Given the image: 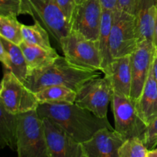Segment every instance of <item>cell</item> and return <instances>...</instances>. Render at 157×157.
Segmentation results:
<instances>
[{
    "label": "cell",
    "instance_id": "cell-1",
    "mask_svg": "<svg viewBox=\"0 0 157 157\" xmlns=\"http://www.w3.org/2000/svg\"><path fill=\"white\" fill-rule=\"evenodd\" d=\"M40 118H48L62 127L78 142H86L103 128L114 130L107 118H100L87 109L74 104H39Z\"/></svg>",
    "mask_w": 157,
    "mask_h": 157
},
{
    "label": "cell",
    "instance_id": "cell-2",
    "mask_svg": "<svg viewBox=\"0 0 157 157\" xmlns=\"http://www.w3.org/2000/svg\"><path fill=\"white\" fill-rule=\"evenodd\" d=\"M102 72L78 67L59 56L53 63L29 72L24 84L34 93L50 86H64L78 92L84 83L99 78Z\"/></svg>",
    "mask_w": 157,
    "mask_h": 157
},
{
    "label": "cell",
    "instance_id": "cell-3",
    "mask_svg": "<svg viewBox=\"0 0 157 157\" xmlns=\"http://www.w3.org/2000/svg\"><path fill=\"white\" fill-rule=\"evenodd\" d=\"M17 157H49L43 120L36 110L18 114Z\"/></svg>",
    "mask_w": 157,
    "mask_h": 157
},
{
    "label": "cell",
    "instance_id": "cell-4",
    "mask_svg": "<svg viewBox=\"0 0 157 157\" xmlns=\"http://www.w3.org/2000/svg\"><path fill=\"white\" fill-rule=\"evenodd\" d=\"M21 15H29L41 24L60 45L71 32V25L55 0H21Z\"/></svg>",
    "mask_w": 157,
    "mask_h": 157
},
{
    "label": "cell",
    "instance_id": "cell-5",
    "mask_svg": "<svg viewBox=\"0 0 157 157\" xmlns=\"http://www.w3.org/2000/svg\"><path fill=\"white\" fill-rule=\"evenodd\" d=\"M60 46L65 58L71 64L102 72V59L98 41L89 40L80 33L71 31L61 39Z\"/></svg>",
    "mask_w": 157,
    "mask_h": 157
},
{
    "label": "cell",
    "instance_id": "cell-6",
    "mask_svg": "<svg viewBox=\"0 0 157 157\" xmlns=\"http://www.w3.org/2000/svg\"><path fill=\"white\" fill-rule=\"evenodd\" d=\"M110 103L114 117L115 130L124 140L137 138L144 143L147 125L139 115L131 99L113 92Z\"/></svg>",
    "mask_w": 157,
    "mask_h": 157
},
{
    "label": "cell",
    "instance_id": "cell-7",
    "mask_svg": "<svg viewBox=\"0 0 157 157\" xmlns=\"http://www.w3.org/2000/svg\"><path fill=\"white\" fill-rule=\"evenodd\" d=\"M139 42L134 15L119 9L113 11L110 36L112 59L131 55Z\"/></svg>",
    "mask_w": 157,
    "mask_h": 157
},
{
    "label": "cell",
    "instance_id": "cell-8",
    "mask_svg": "<svg viewBox=\"0 0 157 157\" xmlns=\"http://www.w3.org/2000/svg\"><path fill=\"white\" fill-rule=\"evenodd\" d=\"M0 104L10 113L21 114L36 110V95L11 71L4 74L1 83Z\"/></svg>",
    "mask_w": 157,
    "mask_h": 157
},
{
    "label": "cell",
    "instance_id": "cell-9",
    "mask_svg": "<svg viewBox=\"0 0 157 157\" xmlns=\"http://www.w3.org/2000/svg\"><path fill=\"white\" fill-rule=\"evenodd\" d=\"M113 89L106 77L89 80L77 92L75 104L100 118H107Z\"/></svg>",
    "mask_w": 157,
    "mask_h": 157
},
{
    "label": "cell",
    "instance_id": "cell-10",
    "mask_svg": "<svg viewBox=\"0 0 157 157\" xmlns=\"http://www.w3.org/2000/svg\"><path fill=\"white\" fill-rule=\"evenodd\" d=\"M156 48L153 41L144 40L130 55L132 86L130 98L136 103L140 97L153 65Z\"/></svg>",
    "mask_w": 157,
    "mask_h": 157
},
{
    "label": "cell",
    "instance_id": "cell-11",
    "mask_svg": "<svg viewBox=\"0 0 157 157\" xmlns=\"http://www.w3.org/2000/svg\"><path fill=\"white\" fill-rule=\"evenodd\" d=\"M102 12L101 0H85L76 5L71 22V31L97 41L101 29Z\"/></svg>",
    "mask_w": 157,
    "mask_h": 157
},
{
    "label": "cell",
    "instance_id": "cell-12",
    "mask_svg": "<svg viewBox=\"0 0 157 157\" xmlns=\"http://www.w3.org/2000/svg\"><path fill=\"white\" fill-rule=\"evenodd\" d=\"M49 157H85L82 144L48 118H42Z\"/></svg>",
    "mask_w": 157,
    "mask_h": 157
},
{
    "label": "cell",
    "instance_id": "cell-13",
    "mask_svg": "<svg viewBox=\"0 0 157 157\" xmlns=\"http://www.w3.org/2000/svg\"><path fill=\"white\" fill-rule=\"evenodd\" d=\"M124 141L115 129L103 128L81 144L85 157H119Z\"/></svg>",
    "mask_w": 157,
    "mask_h": 157
},
{
    "label": "cell",
    "instance_id": "cell-14",
    "mask_svg": "<svg viewBox=\"0 0 157 157\" xmlns=\"http://www.w3.org/2000/svg\"><path fill=\"white\" fill-rule=\"evenodd\" d=\"M102 73L110 81L113 92L130 98L132 86L130 55L113 59Z\"/></svg>",
    "mask_w": 157,
    "mask_h": 157
},
{
    "label": "cell",
    "instance_id": "cell-15",
    "mask_svg": "<svg viewBox=\"0 0 157 157\" xmlns=\"http://www.w3.org/2000/svg\"><path fill=\"white\" fill-rule=\"evenodd\" d=\"M156 14L157 0H138L134 16L140 42L153 41Z\"/></svg>",
    "mask_w": 157,
    "mask_h": 157
},
{
    "label": "cell",
    "instance_id": "cell-16",
    "mask_svg": "<svg viewBox=\"0 0 157 157\" xmlns=\"http://www.w3.org/2000/svg\"><path fill=\"white\" fill-rule=\"evenodd\" d=\"M135 106L139 115L147 125L157 117V84L153 76V65L142 94L135 103Z\"/></svg>",
    "mask_w": 157,
    "mask_h": 157
},
{
    "label": "cell",
    "instance_id": "cell-17",
    "mask_svg": "<svg viewBox=\"0 0 157 157\" xmlns=\"http://www.w3.org/2000/svg\"><path fill=\"white\" fill-rule=\"evenodd\" d=\"M19 46L25 58L29 73L46 67L60 56L53 48H45L41 46L29 44L25 41L21 43Z\"/></svg>",
    "mask_w": 157,
    "mask_h": 157
},
{
    "label": "cell",
    "instance_id": "cell-18",
    "mask_svg": "<svg viewBox=\"0 0 157 157\" xmlns=\"http://www.w3.org/2000/svg\"><path fill=\"white\" fill-rule=\"evenodd\" d=\"M18 127V114L10 113L0 104V146L2 149L8 147L13 151H16Z\"/></svg>",
    "mask_w": 157,
    "mask_h": 157
},
{
    "label": "cell",
    "instance_id": "cell-19",
    "mask_svg": "<svg viewBox=\"0 0 157 157\" xmlns=\"http://www.w3.org/2000/svg\"><path fill=\"white\" fill-rule=\"evenodd\" d=\"M35 94L39 104H74L77 97V92L64 86H50Z\"/></svg>",
    "mask_w": 157,
    "mask_h": 157
},
{
    "label": "cell",
    "instance_id": "cell-20",
    "mask_svg": "<svg viewBox=\"0 0 157 157\" xmlns=\"http://www.w3.org/2000/svg\"><path fill=\"white\" fill-rule=\"evenodd\" d=\"M113 19V11L103 9L101 24L98 39V48L102 59V71L112 61L110 51V36Z\"/></svg>",
    "mask_w": 157,
    "mask_h": 157
},
{
    "label": "cell",
    "instance_id": "cell-21",
    "mask_svg": "<svg viewBox=\"0 0 157 157\" xmlns=\"http://www.w3.org/2000/svg\"><path fill=\"white\" fill-rule=\"evenodd\" d=\"M0 43L3 44L10 57V68L12 72L21 82H24L29 75L27 62L21 47L0 37Z\"/></svg>",
    "mask_w": 157,
    "mask_h": 157
},
{
    "label": "cell",
    "instance_id": "cell-22",
    "mask_svg": "<svg viewBox=\"0 0 157 157\" xmlns=\"http://www.w3.org/2000/svg\"><path fill=\"white\" fill-rule=\"evenodd\" d=\"M23 40L25 42L33 45L41 46L45 48H52L49 33L48 31L38 22H35L33 25L21 26Z\"/></svg>",
    "mask_w": 157,
    "mask_h": 157
},
{
    "label": "cell",
    "instance_id": "cell-23",
    "mask_svg": "<svg viewBox=\"0 0 157 157\" xmlns=\"http://www.w3.org/2000/svg\"><path fill=\"white\" fill-rule=\"evenodd\" d=\"M21 26L15 17L0 15V37L18 45L24 41Z\"/></svg>",
    "mask_w": 157,
    "mask_h": 157
},
{
    "label": "cell",
    "instance_id": "cell-24",
    "mask_svg": "<svg viewBox=\"0 0 157 157\" xmlns=\"http://www.w3.org/2000/svg\"><path fill=\"white\" fill-rule=\"evenodd\" d=\"M148 150L141 140L134 138L124 141L119 151V157H147Z\"/></svg>",
    "mask_w": 157,
    "mask_h": 157
},
{
    "label": "cell",
    "instance_id": "cell-25",
    "mask_svg": "<svg viewBox=\"0 0 157 157\" xmlns=\"http://www.w3.org/2000/svg\"><path fill=\"white\" fill-rule=\"evenodd\" d=\"M21 15V0H0V15L17 17Z\"/></svg>",
    "mask_w": 157,
    "mask_h": 157
},
{
    "label": "cell",
    "instance_id": "cell-26",
    "mask_svg": "<svg viewBox=\"0 0 157 157\" xmlns=\"http://www.w3.org/2000/svg\"><path fill=\"white\" fill-rule=\"evenodd\" d=\"M144 144L147 150L154 149L157 145V117L147 125Z\"/></svg>",
    "mask_w": 157,
    "mask_h": 157
},
{
    "label": "cell",
    "instance_id": "cell-27",
    "mask_svg": "<svg viewBox=\"0 0 157 157\" xmlns=\"http://www.w3.org/2000/svg\"><path fill=\"white\" fill-rule=\"evenodd\" d=\"M59 9L64 14L68 22H71L74 11L76 7L75 0H55Z\"/></svg>",
    "mask_w": 157,
    "mask_h": 157
},
{
    "label": "cell",
    "instance_id": "cell-28",
    "mask_svg": "<svg viewBox=\"0 0 157 157\" xmlns=\"http://www.w3.org/2000/svg\"><path fill=\"white\" fill-rule=\"evenodd\" d=\"M138 0H118V9L134 15Z\"/></svg>",
    "mask_w": 157,
    "mask_h": 157
},
{
    "label": "cell",
    "instance_id": "cell-29",
    "mask_svg": "<svg viewBox=\"0 0 157 157\" xmlns=\"http://www.w3.org/2000/svg\"><path fill=\"white\" fill-rule=\"evenodd\" d=\"M0 61L2 63L4 67L9 70L10 68V57H9L7 50L5 48L3 44H2L1 43H0Z\"/></svg>",
    "mask_w": 157,
    "mask_h": 157
},
{
    "label": "cell",
    "instance_id": "cell-30",
    "mask_svg": "<svg viewBox=\"0 0 157 157\" xmlns=\"http://www.w3.org/2000/svg\"><path fill=\"white\" fill-rule=\"evenodd\" d=\"M103 9L115 11L118 9V0H101Z\"/></svg>",
    "mask_w": 157,
    "mask_h": 157
},
{
    "label": "cell",
    "instance_id": "cell-31",
    "mask_svg": "<svg viewBox=\"0 0 157 157\" xmlns=\"http://www.w3.org/2000/svg\"><path fill=\"white\" fill-rule=\"evenodd\" d=\"M153 76H154L155 81H156L157 84V54L156 50V55L154 56V59H153Z\"/></svg>",
    "mask_w": 157,
    "mask_h": 157
},
{
    "label": "cell",
    "instance_id": "cell-32",
    "mask_svg": "<svg viewBox=\"0 0 157 157\" xmlns=\"http://www.w3.org/2000/svg\"><path fill=\"white\" fill-rule=\"evenodd\" d=\"M153 44H154L155 48H157V14H156V21H155L154 30H153Z\"/></svg>",
    "mask_w": 157,
    "mask_h": 157
},
{
    "label": "cell",
    "instance_id": "cell-33",
    "mask_svg": "<svg viewBox=\"0 0 157 157\" xmlns=\"http://www.w3.org/2000/svg\"><path fill=\"white\" fill-rule=\"evenodd\" d=\"M147 157H157V148L148 150Z\"/></svg>",
    "mask_w": 157,
    "mask_h": 157
},
{
    "label": "cell",
    "instance_id": "cell-34",
    "mask_svg": "<svg viewBox=\"0 0 157 157\" xmlns=\"http://www.w3.org/2000/svg\"><path fill=\"white\" fill-rule=\"evenodd\" d=\"M84 1H85V0H75V2H76V5L81 4V3L84 2Z\"/></svg>",
    "mask_w": 157,
    "mask_h": 157
},
{
    "label": "cell",
    "instance_id": "cell-35",
    "mask_svg": "<svg viewBox=\"0 0 157 157\" xmlns=\"http://www.w3.org/2000/svg\"><path fill=\"white\" fill-rule=\"evenodd\" d=\"M156 54H157V48H156Z\"/></svg>",
    "mask_w": 157,
    "mask_h": 157
}]
</instances>
